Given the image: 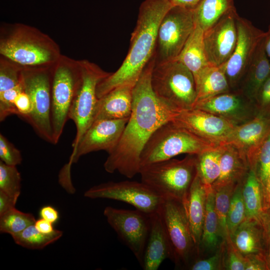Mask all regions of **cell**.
Segmentation results:
<instances>
[{
    "instance_id": "cell-1",
    "label": "cell",
    "mask_w": 270,
    "mask_h": 270,
    "mask_svg": "<svg viewBox=\"0 0 270 270\" xmlns=\"http://www.w3.org/2000/svg\"><path fill=\"white\" fill-rule=\"evenodd\" d=\"M154 56L143 70L132 92V112L117 145L108 154L104 167L128 178L139 174L142 152L154 132L172 120L178 110L160 100L151 84Z\"/></svg>"
},
{
    "instance_id": "cell-2",
    "label": "cell",
    "mask_w": 270,
    "mask_h": 270,
    "mask_svg": "<svg viewBox=\"0 0 270 270\" xmlns=\"http://www.w3.org/2000/svg\"><path fill=\"white\" fill-rule=\"evenodd\" d=\"M172 7L168 0H145L142 3L128 54L118 70L98 84V99L118 86H134L154 56L160 24Z\"/></svg>"
},
{
    "instance_id": "cell-3",
    "label": "cell",
    "mask_w": 270,
    "mask_h": 270,
    "mask_svg": "<svg viewBox=\"0 0 270 270\" xmlns=\"http://www.w3.org/2000/svg\"><path fill=\"white\" fill-rule=\"evenodd\" d=\"M0 55L26 70L52 68L62 54L47 34L34 26L14 23L0 26Z\"/></svg>"
},
{
    "instance_id": "cell-4",
    "label": "cell",
    "mask_w": 270,
    "mask_h": 270,
    "mask_svg": "<svg viewBox=\"0 0 270 270\" xmlns=\"http://www.w3.org/2000/svg\"><path fill=\"white\" fill-rule=\"evenodd\" d=\"M196 173V155L182 160L170 158L140 168L141 182L164 199H174L184 204Z\"/></svg>"
},
{
    "instance_id": "cell-5",
    "label": "cell",
    "mask_w": 270,
    "mask_h": 270,
    "mask_svg": "<svg viewBox=\"0 0 270 270\" xmlns=\"http://www.w3.org/2000/svg\"><path fill=\"white\" fill-rule=\"evenodd\" d=\"M218 146L170 121L159 127L146 144L140 156V168L182 154L198 155Z\"/></svg>"
},
{
    "instance_id": "cell-6",
    "label": "cell",
    "mask_w": 270,
    "mask_h": 270,
    "mask_svg": "<svg viewBox=\"0 0 270 270\" xmlns=\"http://www.w3.org/2000/svg\"><path fill=\"white\" fill-rule=\"evenodd\" d=\"M151 84L156 96L170 106L178 110L194 108L196 99L194 76L178 60L155 62Z\"/></svg>"
},
{
    "instance_id": "cell-7",
    "label": "cell",
    "mask_w": 270,
    "mask_h": 270,
    "mask_svg": "<svg viewBox=\"0 0 270 270\" xmlns=\"http://www.w3.org/2000/svg\"><path fill=\"white\" fill-rule=\"evenodd\" d=\"M80 60L62 55L52 69L51 122L54 144L62 134L72 102L80 84Z\"/></svg>"
},
{
    "instance_id": "cell-8",
    "label": "cell",
    "mask_w": 270,
    "mask_h": 270,
    "mask_svg": "<svg viewBox=\"0 0 270 270\" xmlns=\"http://www.w3.org/2000/svg\"><path fill=\"white\" fill-rule=\"evenodd\" d=\"M80 62L81 80L68 113V119L74 122L76 130L71 154L76 152L81 138L94 122L98 100L96 94L98 84L111 73L86 60H80Z\"/></svg>"
},
{
    "instance_id": "cell-9",
    "label": "cell",
    "mask_w": 270,
    "mask_h": 270,
    "mask_svg": "<svg viewBox=\"0 0 270 270\" xmlns=\"http://www.w3.org/2000/svg\"><path fill=\"white\" fill-rule=\"evenodd\" d=\"M52 68L23 70L22 82L32 104V112L26 120L42 140L54 144L51 122Z\"/></svg>"
},
{
    "instance_id": "cell-10",
    "label": "cell",
    "mask_w": 270,
    "mask_h": 270,
    "mask_svg": "<svg viewBox=\"0 0 270 270\" xmlns=\"http://www.w3.org/2000/svg\"><path fill=\"white\" fill-rule=\"evenodd\" d=\"M159 212L172 250V261L178 268H189L198 254L184 204L164 199Z\"/></svg>"
},
{
    "instance_id": "cell-11",
    "label": "cell",
    "mask_w": 270,
    "mask_h": 270,
    "mask_svg": "<svg viewBox=\"0 0 270 270\" xmlns=\"http://www.w3.org/2000/svg\"><path fill=\"white\" fill-rule=\"evenodd\" d=\"M195 27L193 10L172 6L163 16L158 30L155 62L176 58Z\"/></svg>"
},
{
    "instance_id": "cell-12",
    "label": "cell",
    "mask_w": 270,
    "mask_h": 270,
    "mask_svg": "<svg viewBox=\"0 0 270 270\" xmlns=\"http://www.w3.org/2000/svg\"><path fill=\"white\" fill-rule=\"evenodd\" d=\"M90 198H106L124 202L148 215L158 212L164 198L142 182H109L94 186L84 194Z\"/></svg>"
},
{
    "instance_id": "cell-13",
    "label": "cell",
    "mask_w": 270,
    "mask_h": 270,
    "mask_svg": "<svg viewBox=\"0 0 270 270\" xmlns=\"http://www.w3.org/2000/svg\"><path fill=\"white\" fill-rule=\"evenodd\" d=\"M128 118L98 120L93 122L81 138L76 152L59 174V180L70 184V168L82 156L99 150L110 153L117 145Z\"/></svg>"
},
{
    "instance_id": "cell-14",
    "label": "cell",
    "mask_w": 270,
    "mask_h": 270,
    "mask_svg": "<svg viewBox=\"0 0 270 270\" xmlns=\"http://www.w3.org/2000/svg\"><path fill=\"white\" fill-rule=\"evenodd\" d=\"M104 214L118 238L132 251L140 265L150 228V216L138 210L106 206Z\"/></svg>"
},
{
    "instance_id": "cell-15",
    "label": "cell",
    "mask_w": 270,
    "mask_h": 270,
    "mask_svg": "<svg viewBox=\"0 0 270 270\" xmlns=\"http://www.w3.org/2000/svg\"><path fill=\"white\" fill-rule=\"evenodd\" d=\"M238 40L232 55L224 64L231 90H238L260 42L266 35L248 20L239 15L236 20Z\"/></svg>"
},
{
    "instance_id": "cell-16",
    "label": "cell",
    "mask_w": 270,
    "mask_h": 270,
    "mask_svg": "<svg viewBox=\"0 0 270 270\" xmlns=\"http://www.w3.org/2000/svg\"><path fill=\"white\" fill-rule=\"evenodd\" d=\"M238 16L234 8L204 32V46L210 64L222 66L232 55L238 40Z\"/></svg>"
},
{
    "instance_id": "cell-17",
    "label": "cell",
    "mask_w": 270,
    "mask_h": 270,
    "mask_svg": "<svg viewBox=\"0 0 270 270\" xmlns=\"http://www.w3.org/2000/svg\"><path fill=\"white\" fill-rule=\"evenodd\" d=\"M172 121L218 145L226 144L236 126L226 119L196 108L180 110Z\"/></svg>"
},
{
    "instance_id": "cell-18",
    "label": "cell",
    "mask_w": 270,
    "mask_h": 270,
    "mask_svg": "<svg viewBox=\"0 0 270 270\" xmlns=\"http://www.w3.org/2000/svg\"><path fill=\"white\" fill-rule=\"evenodd\" d=\"M270 122L262 116L252 118L236 126L224 144L236 148L249 169L254 170L262 146L268 136Z\"/></svg>"
},
{
    "instance_id": "cell-19",
    "label": "cell",
    "mask_w": 270,
    "mask_h": 270,
    "mask_svg": "<svg viewBox=\"0 0 270 270\" xmlns=\"http://www.w3.org/2000/svg\"><path fill=\"white\" fill-rule=\"evenodd\" d=\"M252 103L240 90H236L198 100L193 108L222 117L237 126L254 117Z\"/></svg>"
},
{
    "instance_id": "cell-20",
    "label": "cell",
    "mask_w": 270,
    "mask_h": 270,
    "mask_svg": "<svg viewBox=\"0 0 270 270\" xmlns=\"http://www.w3.org/2000/svg\"><path fill=\"white\" fill-rule=\"evenodd\" d=\"M150 218L149 234L140 266L144 270H157L166 259L172 260L173 253L159 212L150 215Z\"/></svg>"
},
{
    "instance_id": "cell-21",
    "label": "cell",
    "mask_w": 270,
    "mask_h": 270,
    "mask_svg": "<svg viewBox=\"0 0 270 270\" xmlns=\"http://www.w3.org/2000/svg\"><path fill=\"white\" fill-rule=\"evenodd\" d=\"M134 86L126 85L112 90L98 98L94 122L98 120H120L130 117Z\"/></svg>"
},
{
    "instance_id": "cell-22",
    "label": "cell",
    "mask_w": 270,
    "mask_h": 270,
    "mask_svg": "<svg viewBox=\"0 0 270 270\" xmlns=\"http://www.w3.org/2000/svg\"><path fill=\"white\" fill-rule=\"evenodd\" d=\"M206 195L207 188L196 172L184 206L196 248L197 254L206 213Z\"/></svg>"
},
{
    "instance_id": "cell-23",
    "label": "cell",
    "mask_w": 270,
    "mask_h": 270,
    "mask_svg": "<svg viewBox=\"0 0 270 270\" xmlns=\"http://www.w3.org/2000/svg\"><path fill=\"white\" fill-rule=\"evenodd\" d=\"M264 38L258 46L238 88L253 102L256 100L262 86L270 75V62L264 50Z\"/></svg>"
},
{
    "instance_id": "cell-24",
    "label": "cell",
    "mask_w": 270,
    "mask_h": 270,
    "mask_svg": "<svg viewBox=\"0 0 270 270\" xmlns=\"http://www.w3.org/2000/svg\"><path fill=\"white\" fill-rule=\"evenodd\" d=\"M224 241L214 208V191L210 186L207 188L206 213L196 259L200 256L205 258L214 254Z\"/></svg>"
},
{
    "instance_id": "cell-25",
    "label": "cell",
    "mask_w": 270,
    "mask_h": 270,
    "mask_svg": "<svg viewBox=\"0 0 270 270\" xmlns=\"http://www.w3.org/2000/svg\"><path fill=\"white\" fill-rule=\"evenodd\" d=\"M223 145L220 174L212 185L214 190L230 184L239 183L244 180L249 170L236 148L228 144Z\"/></svg>"
},
{
    "instance_id": "cell-26",
    "label": "cell",
    "mask_w": 270,
    "mask_h": 270,
    "mask_svg": "<svg viewBox=\"0 0 270 270\" xmlns=\"http://www.w3.org/2000/svg\"><path fill=\"white\" fill-rule=\"evenodd\" d=\"M204 30L195 27L178 56L175 58L182 63L193 74L194 80L210 64L203 43Z\"/></svg>"
},
{
    "instance_id": "cell-27",
    "label": "cell",
    "mask_w": 270,
    "mask_h": 270,
    "mask_svg": "<svg viewBox=\"0 0 270 270\" xmlns=\"http://www.w3.org/2000/svg\"><path fill=\"white\" fill-rule=\"evenodd\" d=\"M196 102L231 90L225 74L224 64H209L195 80ZM196 104V103H195Z\"/></svg>"
},
{
    "instance_id": "cell-28",
    "label": "cell",
    "mask_w": 270,
    "mask_h": 270,
    "mask_svg": "<svg viewBox=\"0 0 270 270\" xmlns=\"http://www.w3.org/2000/svg\"><path fill=\"white\" fill-rule=\"evenodd\" d=\"M234 8V0H201L193 10L195 24L205 31Z\"/></svg>"
},
{
    "instance_id": "cell-29",
    "label": "cell",
    "mask_w": 270,
    "mask_h": 270,
    "mask_svg": "<svg viewBox=\"0 0 270 270\" xmlns=\"http://www.w3.org/2000/svg\"><path fill=\"white\" fill-rule=\"evenodd\" d=\"M242 194L246 220L259 222L264 212L260 184L255 171L249 169L242 182Z\"/></svg>"
},
{
    "instance_id": "cell-30",
    "label": "cell",
    "mask_w": 270,
    "mask_h": 270,
    "mask_svg": "<svg viewBox=\"0 0 270 270\" xmlns=\"http://www.w3.org/2000/svg\"><path fill=\"white\" fill-rule=\"evenodd\" d=\"M254 220H245L230 236L236 248L244 256L258 254L260 250L258 225Z\"/></svg>"
},
{
    "instance_id": "cell-31",
    "label": "cell",
    "mask_w": 270,
    "mask_h": 270,
    "mask_svg": "<svg viewBox=\"0 0 270 270\" xmlns=\"http://www.w3.org/2000/svg\"><path fill=\"white\" fill-rule=\"evenodd\" d=\"M224 145H219L196 155V172L206 188L212 186L220 172Z\"/></svg>"
},
{
    "instance_id": "cell-32",
    "label": "cell",
    "mask_w": 270,
    "mask_h": 270,
    "mask_svg": "<svg viewBox=\"0 0 270 270\" xmlns=\"http://www.w3.org/2000/svg\"><path fill=\"white\" fill-rule=\"evenodd\" d=\"M62 234V230L56 229L50 234L42 233L37 230L34 224L12 237L15 243L21 246L32 250H40L58 240Z\"/></svg>"
},
{
    "instance_id": "cell-33",
    "label": "cell",
    "mask_w": 270,
    "mask_h": 270,
    "mask_svg": "<svg viewBox=\"0 0 270 270\" xmlns=\"http://www.w3.org/2000/svg\"><path fill=\"white\" fill-rule=\"evenodd\" d=\"M260 184L264 210L270 208V132L260 150L254 170Z\"/></svg>"
},
{
    "instance_id": "cell-34",
    "label": "cell",
    "mask_w": 270,
    "mask_h": 270,
    "mask_svg": "<svg viewBox=\"0 0 270 270\" xmlns=\"http://www.w3.org/2000/svg\"><path fill=\"white\" fill-rule=\"evenodd\" d=\"M238 184H232L214 190V208L218 219L220 234L223 240H226L230 236L227 226V216L232 195Z\"/></svg>"
},
{
    "instance_id": "cell-35",
    "label": "cell",
    "mask_w": 270,
    "mask_h": 270,
    "mask_svg": "<svg viewBox=\"0 0 270 270\" xmlns=\"http://www.w3.org/2000/svg\"><path fill=\"white\" fill-rule=\"evenodd\" d=\"M36 220L32 214L24 212L14 208L0 215V232L12 236L34 224Z\"/></svg>"
},
{
    "instance_id": "cell-36",
    "label": "cell",
    "mask_w": 270,
    "mask_h": 270,
    "mask_svg": "<svg viewBox=\"0 0 270 270\" xmlns=\"http://www.w3.org/2000/svg\"><path fill=\"white\" fill-rule=\"evenodd\" d=\"M243 180L237 184L230 200L226 221L230 236L246 220L245 207L242 194Z\"/></svg>"
},
{
    "instance_id": "cell-37",
    "label": "cell",
    "mask_w": 270,
    "mask_h": 270,
    "mask_svg": "<svg viewBox=\"0 0 270 270\" xmlns=\"http://www.w3.org/2000/svg\"><path fill=\"white\" fill-rule=\"evenodd\" d=\"M21 176L16 166L0 161V190L18 200L21 192Z\"/></svg>"
},
{
    "instance_id": "cell-38",
    "label": "cell",
    "mask_w": 270,
    "mask_h": 270,
    "mask_svg": "<svg viewBox=\"0 0 270 270\" xmlns=\"http://www.w3.org/2000/svg\"><path fill=\"white\" fill-rule=\"evenodd\" d=\"M23 68L10 60L0 57V92L13 88L22 80Z\"/></svg>"
},
{
    "instance_id": "cell-39",
    "label": "cell",
    "mask_w": 270,
    "mask_h": 270,
    "mask_svg": "<svg viewBox=\"0 0 270 270\" xmlns=\"http://www.w3.org/2000/svg\"><path fill=\"white\" fill-rule=\"evenodd\" d=\"M226 241L224 240L216 251L208 257L198 258L190 266L192 270H219L224 268Z\"/></svg>"
},
{
    "instance_id": "cell-40",
    "label": "cell",
    "mask_w": 270,
    "mask_h": 270,
    "mask_svg": "<svg viewBox=\"0 0 270 270\" xmlns=\"http://www.w3.org/2000/svg\"><path fill=\"white\" fill-rule=\"evenodd\" d=\"M24 90L22 82L15 87L0 92V120L2 122L8 116L16 114L14 102L18 95Z\"/></svg>"
},
{
    "instance_id": "cell-41",
    "label": "cell",
    "mask_w": 270,
    "mask_h": 270,
    "mask_svg": "<svg viewBox=\"0 0 270 270\" xmlns=\"http://www.w3.org/2000/svg\"><path fill=\"white\" fill-rule=\"evenodd\" d=\"M224 268L228 270H245L246 260L234 246L230 236L226 240Z\"/></svg>"
},
{
    "instance_id": "cell-42",
    "label": "cell",
    "mask_w": 270,
    "mask_h": 270,
    "mask_svg": "<svg viewBox=\"0 0 270 270\" xmlns=\"http://www.w3.org/2000/svg\"><path fill=\"white\" fill-rule=\"evenodd\" d=\"M0 158L6 164L16 166L22 160V155L18 150L2 134H0Z\"/></svg>"
},
{
    "instance_id": "cell-43",
    "label": "cell",
    "mask_w": 270,
    "mask_h": 270,
    "mask_svg": "<svg viewBox=\"0 0 270 270\" xmlns=\"http://www.w3.org/2000/svg\"><path fill=\"white\" fill-rule=\"evenodd\" d=\"M16 115L26 120L32 110V104L29 96L24 90L16 96L14 102Z\"/></svg>"
},
{
    "instance_id": "cell-44",
    "label": "cell",
    "mask_w": 270,
    "mask_h": 270,
    "mask_svg": "<svg viewBox=\"0 0 270 270\" xmlns=\"http://www.w3.org/2000/svg\"><path fill=\"white\" fill-rule=\"evenodd\" d=\"M256 101L262 106L270 104V75L260 88Z\"/></svg>"
},
{
    "instance_id": "cell-45",
    "label": "cell",
    "mask_w": 270,
    "mask_h": 270,
    "mask_svg": "<svg viewBox=\"0 0 270 270\" xmlns=\"http://www.w3.org/2000/svg\"><path fill=\"white\" fill-rule=\"evenodd\" d=\"M18 199L0 190V215L14 208Z\"/></svg>"
},
{
    "instance_id": "cell-46",
    "label": "cell",
    "mask_w": 270,
    "mask_h": 270,
    "mask_svg": "<svg viewBox=\"0 0 270 270\" xmlns=\"http://www.w3.org/2000/svg\"><path fill=\"white\" fill-rule=\"evenodd\" d=\"M246 260L245 270H262L265 269L264 264L261 260L258 254L245 256Z\"/></svg>"
},
{
    "instance_id": "cell-47",
    "label": "cell",
    "mask_w": 270,
    "mask_h": 270,
    "mask_svg": "<svg viewBox=\"0 0 270 270\" xmlns=\"http://www.w3.org/2000/svg\"><path fill=\"white\" fill-rule=\"evenodd\" d=\"M40 215L41 218L52 224L57 222L59 218L58 211L50 206H46L42 208L40 211Z\"/></svg>"
},
{
    "instance_id": "cell-48",
    "label": "cell",
    "mask_w": 270,
    "mask_h": 270,
    "mask_svg": "<svg viewBox=\"0 0 270 270\" xmlns=\"http://www.w3.org/2000/svg\"><path fill=\"white\" fill-rule=\"evenodd\" d=\"M172 6H180L190 10H194L201 0H168Z\"/></svg>"
},
{
    "instance_id": "cell-49",
    "label": "cell",
    "mask_w": 270,
    "mask_h": 270,
    "mask_svg": "<svg viewBox=\"0 0 270 270\" xmlns=\"http://www.w3.org/2000/svg\"><path fill=\"white\" fill-rule=\"evenodd\" d=\"M34 226L38 230L44 234H50L55 230L52 223L42 218L36 220Z\"/></svg>"
},
{
    "instance_id": "cell-50",
    "label": "cell",
    "mask_w": 270,
    "mask_h": 270,
    "mask_svg": "<svg viewBox=\"0 0 270 270\" xmlns=\"http://www.w3.org/2000/svg\"><path fill=\"white\" fill-rule=\"evenodd\" d=\"M260 223V224H264V225L266 234L270 244V216L268 218L264 212L261 217Z\"/></svg>"
},
{
    "instance_id": "cell-51",
    "label": "cell",
    "mask_w": 270,
    "mask_h": 270,
    "mask_svg": "<svg viewBox=\"0 0 270 270\" xmlns=\"http://www.w3.org/2000/svg\"><path fill=\"white\" fill-rule=\"evenodd\" d=\"M264 48L266 54L270 62V24L264 38Z\"/></svg>"
},
{
    "instance_id": "cell-52",
    "label": "cell",
    "mask_w": 270,
    "mask_h": 270,
    "mask_svg": "<svg viewBox=\"0 0 270 270\" xmlns=\"http://www.w3.org/2000/svg\"><path fill=\"white\" fill-rule=\"evenodd\" d=\"M269 266H270V256L269 258Z\"/></svg>"
}]
</instances>
